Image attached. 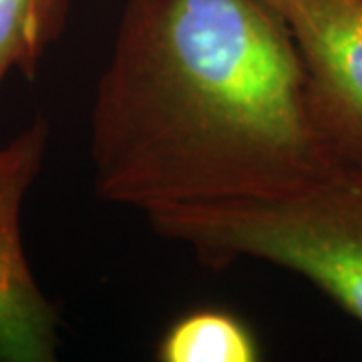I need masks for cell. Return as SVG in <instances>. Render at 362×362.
I'll list each match as a JSON object with an SVG mask.
<instances>
[{
    "label": "cell",
    "mask_w": 362,
    "mask_h": 362,
    "mask_svg": "<svg viewBox=\"0 0 362 362\" xmlns=\"http://www.w3.org/2000/svg\"><path fill=\"white\" fill-rule=\"evenodd\" d=\"M147 218L214 270L242 258L270 262L304 276L362 322V168L340 163L280 197L159 207Z\"/></svg>",
    "instance_id": "cell-2"
},
{
    "label": "cell",
    "mask_w": 362,
    "mask_h": 362,
    "mask_svg": "<svg viewBox=\"0 0 362 362\" xmlns=\"http://www.w3.org/2000/svg\"><path fill=\"white\" fill-rule=\"evenodd\" d=\"M71 0H0V90L11 73L37 77L40 61L61 39Z\"/></svg>",
    "instance_id": "cell-6"
},
{
    "label": "cell",
    "mask_w": 362,
    "mask_h": 362,
    "mask_svg": "<svg viewBox=\"0 0 362 362\" xmlns=\"http://www.w3.org/2000/svg\"><path fill=\"white\" fill-rule=\"evenodd\" d=\"M49 123L37 117L0 145V362H52L59 352V308L42 294L23 244V204L40 173Z\"/></svg>",
    "instance_id": "cell-4"
},
{
    "label": "cell",
    "mask_w": 362,
    "mask_h": 362,
    "mask_svg": "<svg viewBox=\"0 0 362 362\" xmlns=\"http://www.w3.org/2000/svg\"><path fill=\"white\" fill-rule=\"evenodd\" d=\"M296 45L312 121L342 165L362 168V0H259Z\"/></svg>",
    "instance_id": "cell-3"
},
{
    "label": "cell",
    "mask_w": 362,
    "mask_h": 362,
    "mask_svg": "<svg viewBox=\"0 0 362 362\" xmlns=\"http://www.w3.org/2000/svg\"><path fill=\"white\" fill-rule=\"evenodd\" d=\"M97 195L159 207L294 194L340 163L259 0H129L90 107Z\"/></svg>",
    "instance_id": "cell-1"
},
{
    "label": "cell",
    "mask_w": 362,
    "mask_h": 362,
    "mask_svg": "<svg viewBox=\"0 0 362 362\" xmlns=\"http://www.w3.org/2000/svg\"><path fill=\"white\" fill-rule=\"evenodd\" d=\"M161 362H256L259 346L244 320L226 310H195L169 326L157 344Z\"/></svg>",
    "instance_id": "cell-5"
}]
</instances>
